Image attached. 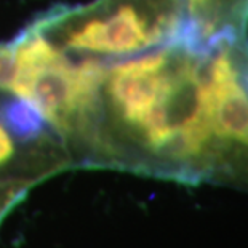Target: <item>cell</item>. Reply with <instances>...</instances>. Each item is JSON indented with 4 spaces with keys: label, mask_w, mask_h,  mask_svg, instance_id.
I'll use <instances>...</instances> for the list:
<instances>
[{
    "label": "cell",
    "mask_w": 248,
    "mask_h": 248,
    "mask_svg": "<svg viewBox=\"0 0 248 248\" xmlns=\"http://www.w3.org/2000/svg\"><path fill=\"white\" fill-rule=\"evenodd\" d=\"M187 18L183 0H112L66 29L72 51L126 58L183 39Z\"/></svg>",
    "instance_id": "6da1fadb"
},
{
    "label": "cell",
    "mask_w": 248,
    "mask_h": 248,
    "mask_svg": "<svg viewBox=\"0 0 248 248\" xmlns=\"http://www.w3.org/2000/svg\"><path fill=\"white\" fill-rule=\"evenodd\" d=\"M29 186L26 184H0V224L13 207L28 192Z\"/></svg>",
    "instance_id": "277c9868"
},
{
    "label": "cell",
    "mask_w": 248,
    "mask_h": 248,
    "mask_svg": "<svg viewBox=\"0 0 248 248\" xmlns=\"http://www.w3.org/2000/svg\"><path fill=\"white\" fill-rule=\"evenodd\" d=\"M62 146H32L19 141L0 122V184L31 186L69 165Z\"/></svg>",
    "instance_id": "7a4b0ae2"
},
{
    "label": "cell",
    "mask_w": 248,
    "mask_h": 248,
    "mask_svg": "<svg viewBox=\"0 0 248 248\" xmlns=\"http://www.w3.org/2000/svg\"><path fill=\"white\" fill-rule=\"evenodd\" d=\"M187 24L200 39L216 40L245 35L248 0H183Z\"/></svg>",
    "instance_id": "3957f363"
},
{
    "label": "cell",
    "mask_w": 248,
    "mask_h": 248,
    "mask_svg": "<svg viewBox=\"0 0 248 248\" xmlns=\"http://www.w3.org/2000/svg\"><path fill=\"white\" fill-rule=\"evenodd\" d=\"M15 77H16V61L13 48L0 50V87L12 90Z\"/></svg>",
    "instance_id": "5b68a950"
}]
</instances>
